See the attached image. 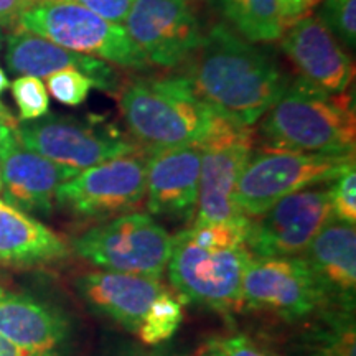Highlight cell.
<instances>
[{"mask_svg":"<svg viewBox=\"0 0 356 356\" xmlns=\"http://www.w3.org/2000/svg\"><path fill=\"white\" fill-rule=\"evenodd\" d=\"M184 78L204 104L244 127L261 121L291 83L269 53L222 24L204 33Z\"/></svg>","mask_w":356,"mask_h":356,"instance_id":"6da1fadb","label":"cell"},{"mask_svg":"<svg viewBox=\"0 0 356 356\" xmlns=\"http://www.w3.org/2000/svg\"><path fill=\"white\" fill-rule=\"evenodd\" d=\"M251 218L191 225L173 236L167 273L184 302L229 315L241 310L243 274L251 257L248 233Z\"/></svg>","mask_w":356,"mask_h":356,"instance_id":"7a4b0ae2","label":"cell"},{"mask_svg":"<svg viewBox=\"0 0 356 356\" xmlns=\"http://www.w3.org/2000/svg\"><path fill=\"white\" fill-rule=\"evenodd\" d=\"M119 111L147 155L202 145L225 119L195 95L184 76L129 83L119 95Z\"/></svg>","mask_w":356,"mask_h":356,"instance_id":"3957f363","label":"cell"},{"mask_svg":"<svg viewBox=\"0 0 356 356\" xmlns=\"http://www.w3.org/2000/svg\"><path fill=\"white\" fill-rule=\"evenodd\" d=\"M267 149L305 154H355L356 118L348 92L328 95L297 78L262 115Z\"/></svg>","mask_w":356,"mask_h":356,"instance_id":"277c9868","label":"cell"},{"mask_svg":"<svg viewBox=\"0 0 356 356\" xmlns=\"http://www.w3.org/2000/svg\"><path fill=\"white\" fill-rule=\"evenodd\" d=\"M353 167L355 154L252 152L236 185L234 203L244 216L257 218L289 195L332 184Z\"/></svg>","mask_w":356,"mask_h":356,"instance_id":"5b68a950","label":"cell"},{"mask_svg":"<svg viewBox=\"0 0 356 356\" xmlns=\"http://www.w3.org/2000/svg\"><path fill=\"white\" fill-rule=\"evenodd\" d=\"M17 30L60 44L66 50L97 58L127 70H145L149 61L134 44L126 29L104 20L70 0H48L29 7Z\"/></svg>","mask_w":356,"mask_h":356,"instance_id":"8992f818","label":"cell"},{"mask_svg":"<svg viewBox=\"0 0 356 356\" xmlns=\"http://www.w3.org/2000/svg\"><path fill=\"white\" fill-rule=\"evenodd\" d=\"M71 249L101 270L162 279L173 249V236L150 215L129 213L78 236Z\"/></svg>","mask_w":356,"mask_h":356,"instance_id":"52a82bcc","label":"cell"},{"mask_svg":"<svg viewBox=\"0 0 356 356\" xmlns=\"http://www.w3.org/2000/svg\"><path fill=\"white\" fill-rule=\"evenodd\" d=\"M147 154L121 155L76 173L56 190L55 204L83 220H113L145 203Z\"/></svg>","mask_w":356,"mask_h":356,"instance_id":"ba28073f","label":"cell"},{"mask_svg":"<svg viewBox=\"0 0 356 356\" xmlns=\"http://www.w3.org/2000/svg\"><path fill=\"white\" fill-rule=\"evenodd\" d=\"M300 322L328 309L317 277L302 256L249 257L243 274L241 310Z\"/></svg>","mask_w":356,"mask_h":356,"instance_id":"9c48e42d","label":"cell"},{"mask_svg":"<svg viewBox=\"0 0 356 356\" xmlns=\"http://www.w3.org/2000/svg\"><path fill=\"white\" fill-rule=\"evenodd\" d=\"M17 139L25 149L74 175L106 160L139 152V147L111 127H101L99 124L70 115H47L19 124Z\"/></svg>","mask_w":356,"mask_h":356,"instance_id":"30bf717a","label":"cell"},{"mask_svg":"<svg viewBox=\"0 0 356 356\" xmlns=\"http://www.w3.org/2000/svg\"><path fill=\"white\" fill-rule=\"evenodd\" d=\"M200 147V193L193 225H211L244 216L234 203V191L254 152L252 129L225 118Z\"/></svg>","mask_w":356,"mask_h":356,"instance_id":"8fae6325","label":"cell"},{"mask_svg":"<svg viewBox=\"0 0 356 356\" xmlns=\"http://www.w3.org/2000/svg\"><path fill=\"white\" fill-rule=\"evenodd\" d=\"M124 24L145 60L163 68L188 61L204 37L190 0H134Z\"/></svg>","mask_w":356,"mask_h":356,"instance_id":"7c38bea8","label":"cell"},{"mask_svg":"<svg viewBox=\"0 0 356 356\" xmlns=\"http://www.w3.org/2000/svg\"><path fill=\"white\" fill-rule=\"evenodd\" d=\"M332 218L328 185L297 191L251 218L248 249L257 257L302 256Z\"/></svg>","mask_w":356,"mask_h":356,"instance_id":"4fadbf2b","label":"cell"},{"mask_svg":"<svg viewBox=\"0 0 356 356\" xmlns=\"http://www.w3.org/2000/svg\"><path fill=\"white\" fill-rule=\"evenodd\" d=\"M280 38V48L302 79L328 95L348 91L355 76L353 60L318 17L305 15L296 20Z\"/></svg>","mask_w":356,"mask_h":356,"instance_id":"5bb4252c","label":"cell"},{"mask_svg":"<svg viewBox=\"0 0 356 356\" xmlns=\"http://www.w3.org/2000/svg\"><path fill=\"white\" fill-rule=\"evenodd\" d=\"M200 167V145L178 147L147 155V211L154 216L193 221L198 208Z\"/></svg>","mask_w":356,"mask_h":356,"instance_id":"9a60e30c","label":"cell"},{"mask_svg":"<svg viewBox=\"0 0 356 356\" xmlns=\"http://www.w3.org/2000/svg\"><path fill=\"white\" fill-rule=\"evenodd\" d=\"M0 335L32 353L65 356L73 327L56 307L0 286Z\"/></svg>","mask_w":356,"mask_h":356,"instance_id":"2e32d148","label":"cell"},{"mask_svg":"<svg viewBox=\"0 0 356 356\" xmlns=\"http://www.w3.org/2000/svg\"><path fill=\"white\" fill-rule=\"evenodd\" d=\"M76 289L95 314L136 335L150 305L165 291V286L159 279L97 269L79 275Z\"/></svg>","mask_w":356,"mask_h":356,"instance_id":"e0dca14e","label":"cell"},{"mask_svg":"<svg viewBox=\"0 0 356 356\" xmlns=\"http://www.w3.org/2000/svg\"><path fill=\"white\" fill-rule=\"evenodd\" d=\"M2 198L26 213L50 215L56 190L74 177L51 160L25 149L19 139L0 150Z\"/></svg>","mask_w":356,"mask_h":356,"instance_id":"ac0fdd59","label":"cell"},{"mask_svg":"<svg viewBox=\"0 0 356 356\" xmlns=\"http://www.w3.org/2000/svg\"><path fill=\"white\" fill-rule=\"evenodd\" d=\"M302 257L310 266L327 297L328 309L355 312L356 229L355 225L332 218Z\"/></svg>","mask_w":356,"mask_h":356,"instance_id":"d6986e66","label":"cell"},{"mask_svg":"<svg viewBox=\"0 0 356 356\" xmlns=\"http://www.w3.org/2000/svg\"><path fill=\"white\" fill-rule=\"evenodd\" d=\"M6 63L19 76L48 78L65 68H74L95 81L102 91H118L119 79L113 66L97 58L70 51L38 35L13 30L7 37Z\"/></svg>","mask_w":356,"mask_h":356,"instance_id":"ffe728a7","label":"cell"},{"mask_svg":"<svg viewBox=\"0 0 356 356\" xmlns=\"http://www.w3.org/2000/svg\"><path fill=\"white\" fill-rule=\"evenodd\" d=\"M71 252L60 234L0 198V266L35 269L66 261Z\"/></svg>","mask_w":356,"mask_h":356,"instance_id":"44dd1931","label":"cell"},{"mask_svg":"<svg viewBox=\"0 0 356 356\" xmlns=\"http://www.w3.org/2000/svg\"><path fill=\"white\" fill-rule=\"evenodd\" d=\"M289 356H356L355 312H318L289 345Z\"/></svg>","mask_w":356,"mask_h":356,"instance_id":"7402d4cb","label":"cell"},{"mask_svg":"<svg viewBox=\"0 0 356 356\" xmlns=\"http://www.w3.org/2000/svg\"><path fill=\"white\" fill-rule=\"evenodd\" d=\"M239 37L251 43L280 38L284 24L275 0H211Z\"/></svg>","mask_w":356,"mask_h":356,"instance_id":"603a6c76","label":"cell"},{"mask_svg":"<svg viewBox=\"0 0 356 356\" xmlns=\"http://www.w3.org/2000/svg\"><path fill=\"white\" fill-rule=\"evenodd\" d=\"M184 322V300L170 291H163L142 320L137 338L144 345L157 346L175 335Z\"/></svg>","mask_w":356,"mask_h":356,"instance_id":"cb8c5ba5","label":"cell"},{"mask_svg":"<svg viewBox=\"0 0 356 356\" xmlns=\"http://www.w3.org/2000/svg\"><path fill=\"white\" fill-rule=\"evenodd\" d=\"M10 91L19 108V119L22 122L44 118L50 111V95L40 78H15L10 84Z\"/></svg>","mask_w":356,"mask_h":356,"instance_id":"d4e9b609","label":"cell"},{"mask_svg":"<svg viewBox=\"0 0 356 356\" xmlns=\"http://www.w3.org/2000/svg\"><path fill=\"white\" fill-rule=\"evenodd\" d=\"M318 19L340 44L353 50L356 44V0H325Z\"/></svg>","mask_w":356,"mask_h":356,"instance_id":"484cf974","label":"cell"},{"mask_svg":"<svg viewBox=\"0 0 356 356\" xmlns=\"http://www.w3.org/2000/svg\"><path fill=\"white\" fill-rule=\"evenodd\" d=\"M48 79V95L58 102L71 108H78L88 99L89 92L96 88L95 81L74 68H65L50 74Z\"/></svg>","mask_w":356,"mask_h":356,"instance_id":"4316f807","label":"cell"},{"mask_svg":"<svg viewBox=\"0 0 356 356\" xmlns=\"http://www.w3.org/2000/svg\"><path fill=\"white\" fill-rule=\"evenodd\" d=\"M330 207L335 220L356 225V170L355 167L333 180L330 185Z\"/></svg>","mask_w":356,"mask_h":356,"instance_id":"83f0119b","label":"cell"},{"mask_svg":"<svg viewBox=\"0 0 356 356\" xmlns=\"http://www.w3.org/2000/svg\"><path fill=\"white\" fill-rule=\"evenodd\" d=\"M210 343L225 356H279L273 350L266 348L248 335H231L215 338Z\"/></svg>","mask_w":356,"mask_h":356,"instance_id":"f1b7e54d","label":"cell"},{"mask_svg":"<svg viewBox=\"0 0 356 356\" xmlns=\"http://www.w3.org/2000/svg\"><path fill=\"white\" fill-rule=\"evenodd\" d=\"M70 2L79 3L104 20L121 25L126 20L134 0H70Z\"/></svg>","mask_w":356,"mask_h":356,"instance_id":"f546056e","label":"cell"},{"mask_svg":"<svg viewBox=\"0 0 356 356\" xmlns=\"http://www.w3.org/2000/svg\"><path fill=\"white\" fill-rule=\"evenodd\" d=\"M30 7L29 0H0V29L17 30L24 12Z\"/></svg>","mask_w":356,"mask_h":356,"instance_id":"4dcf8cb0","label":"cell"},{"mask_svg":"<svg viewBox=\"0 0 356 356\" xmlns=\"http://www.w3.org/2000/svg\"><path fill=\"white\" fill-rule=\"evenodd\" d=\"M315 2L317 0H275L284 26L291 25L296 20L302 19V17L309 15L312 7L315 6Z\"/></svg>","mask_w":356,"mask_h":356,"instance_id":"1f68e13d","label":"cell"},{"mask_svg":"<svg viewBox=\"0 0 356 356\" xmlns=\"http://www.w3.org/2000/svg\"><path fill=\"white\" fill-rule=\"evenodd\" d=\"M17 129H19V122L15 115L0 102V150L17 140Z\"/></svg>","mask_w":356,"mask_h":356,"instance_id":"d6a6232c","label":"cell"},{"mask_svg":"<svg viewBox=\"0 0 356 356\" xmlns=\"http://www.w3.org/2000/svg\"><path fill=\"white\" fill-rule=\"evenodd\" d=\"M0 356H48V355H38L32 353V351L20 348L12 341H8L7 338L0 335Z\"/></svg>","mask_w":356,"mask_h":356,"instance_id":"836d02e7","label":"cell"},{"mask_svg":"<svg viewBox=\"0 0 356 356\" xmlns=\"http://www.w3.org/2000/svg\"><path fill=\"white\" fill-rule=\"evenodd\" d=\"M200 356H225V355H222L220 350H216L211 343H207V346H204Z\"/></svg>","mask_w":356,"mask_h":356,"instance_id":"e575fe53","label":"cell"},{"mask_svg":"<svg viewBox=\"0 0 356 356\" xmlns=\"http://www.w3.org/2000/svg\"><path fill=\"white\" fill-rule=\"evenodd\" d=\"M8 86H10V84H8V79H7L6 71L0 68V95H2V92L6 91V89H7Z\"/></svg>","mask_w":356,"mask_h":356,"instance_id":"d590c367","label":"cell"},{"mask_svg":"<svg viewBox=\"0 0 356 356\" xmlns=\"http://www.w3.org/2000/svg\"><path fill=\"white\" fill-rule=\"evenodd\" d=\"M118 356H155V355H149V353H145V351H142V350H127V351H124V353L118 355Z\"/></svg>","mask_w":356,"mask_h":356,"instance_id":"8d00e7d4","label":"cell"},{"mask_svg":"<svg viewBox=\"0 0 356 356\" xmlns=\"http://www.w3.org/2000/svg\"><path fill=\"white\" fill-rule=\"evenodd\" d=\"M30 2V7L35 6V3H42V2H48V0H29Z\"/></svg>","mask_w":356,"mask_h":356,"instance_id":"74e56055","label":"cell"},{"mask_svg":"<svg viewBox=\"0 0 356 356\" xmlns=\"http://www.w3.org/2000/svg\"><path fill=\"white\" fill-rule=\"evenodd\" d=\"M2 40H3V33H2V29H0V50H2Z\"/></svg>","mask_w":356,"mask_h":356,"instance_id":"f35d334b","label":"cell"},{"mask_svg":"<svg viewBox=\"0 0 356 356\" xmlns=\"http://www.w3.org/2000/svg\"><path fill=\"white\" fill-rule=\"evenodd\" d=\"M0 198H2V173H0Z\"/></svg>","mask_w":356,"mask_h":356,"instance_id":"ab89813d","label":"cell"},{"mask_svg":"<svg viewBox=\"0 0 356 356\" xmlns=\"http://www.w3.org/2000/svg\"><path fill=\"white\" fill-rule=\"evenodd\" d=\"M177 356H181V355H177Z\"/></svg>","mask_w":356,"mask_h":356,"instance_id":"60d3db41","label":"cell"}]
</instances>
